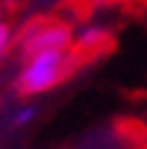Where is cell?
I'll list each match as a JSON object with an SVG mask.
<instances>
[{
  "instance_id": "1",
  "label": "cell",
  "mask_w": 147,
  "mask_h": 149,
  "mask_svg": "<svg viewBox=\"0 0 147 149\" xmlns=\"http://www.w3.org/2000/svg\"><path fill=\"white\" fill-rule=\"evenodd\" d=\"M80 54L70 49H52V52H39L29 59H23V67L15 77V95L31 98V95H41L46 90L59 85L62 80H67L80 64Z\"/></svg>"
},
{
  "instance_id": "2",
  "label": "cell",
  "mask_w": 147,
  "mask_h": 149,
  "mask_svg": "<svg viewBox=\"0 0 147 149\" xmlns=\"http://www.w3.org/2000/svg\"><path fill=\"white\" fill-rule=\"evenodd\" d=\"M75 33L67 23L62 21H49V18H29L18 33H15V44L21 59H29L39 52H52V49H70L72 46Z\"/></svg>"
},
{
  "instance_id": "3",
  "label": "cell",
  "mask_w": 147,
  "mask_h": 149,
  "mask_svg": "<svg viewBox=\"0 0 147 149\" xmlns=\"http://www.w3.org/2000/svg\"><path fill=\"white\" fill-rule=\"evenodd\" d=\"M114 44V36L111 31L98 26V23H90V26H83V29L75 31V39H72V49L85 57V54H98L103 49H111Z\"/></svg>"
},
{
  "instance_id": "4",
  "label": "cell",
  "mask_w": 147,
  "mask_h": 149,
  "mask_svg": "<svg viewBox=\"0 0 147 149\" xmlns=\"http://www.w3.org/2000/svg\"><path fill=\"white\" fill-rule=\"evenodd\" d=\"M13 41H15V33H13V26L0 21V64L5 62V57L11 54L13 49Z\"/></svg>"
},
{
  "instance_id": "5",
  "label": "cell",
  "mask_w": 147,
  "mask_h": 149,
  "mask_svg": "<svg viewBox=\"0 0 147 149\" xmlns=\"http://www.w3.org/2000/svg\"><path fill=\"white\" fill-rule=\"evenodd\" d=\"M36 113H39L36 105H23V108H18V111L13 113L11 123H13L15 129H21V126H26V123H31V121L36 118Z\"/></svg>"
},
{
  "instance_id": "6",
  "label": "cell",
  "mask_w": 147,
  "mask_h": 149,
  "mask_svg": "<svg viewBox=\"0 0 147 149\" xmlns=\"http://www.w3.org/2000/svg\"><path fill=\"white\" fill-rule=\"evenodd\" d=\"M116 3H124V0H90V5H96V8H111Z\"/></svg>"
},
{
  "instance_id": "7",
  "label": "cell",
  "mask_w": 147,
  "mask_h": 149,
  "mask_svg": "<svg viewBox=\"0 0 147 149\" xmlns=\"http://www.w3.org/2000/svg\"><path fill=\"white\" fill-rule=\"evenodd\" d=\"M0 21H3V5H0Z\"/></svg>"
}]
</instances>
